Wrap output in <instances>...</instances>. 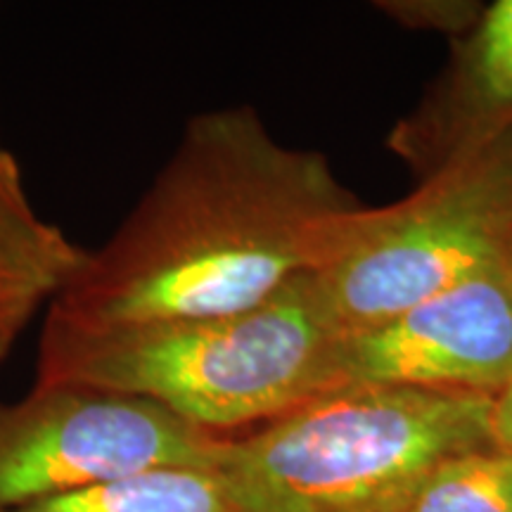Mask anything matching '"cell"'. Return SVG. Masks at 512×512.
<instances>
[{
	"label": "cell",
	"mask_w": 512,
	"mask_h": 512,
	"mask_svg": "<svg viewBox=\"0 0 512 512\" xmlns=\"http://www.w3.org/2000/svg\"><path fill=\"white\" fill-rule=\"evenodd\" d=\"M46 294L38 292H0V361L8 356L12 344L46 302Z\"/></svg>",
	"instance_id": "obj_11"
},
{
	"label": "cell",
	"mask_w": 512,
	"mask_h": 512,
	"mask_svg": "<svg viewBox=\"0 0 512 512\" xmlns=\"http://www.w3.org/2000/svg\"><path fill=\"white\" fill-rule=\"evenodd\" d=\"M83 259L79 245L38 216L24 185L0 183V292H38L53 299Z\"/></svg>",
	"instance_id": "obj_8"
},
{
	"label": "cell",
	"mask_w": 512,
	"mask_h": 512,
	"mask_svg": "<svg viewBox=\"0 0 512 512\" xmlns=\"http://www.w3.org/2000/svg\"><path fill=\"white\" fill-rule=\"evenodd\" d=\"M396 512H512V453L489 446L444 460Z\"/></svg>",
	"instance_id": "obj_10"
},
{
	"label": "cell",
	"mask_w": 512,
	"mask_h": 512,
	"mask_svg": "<svg viewBox=\"0 0 512 512\" xmlns=\"http://www.w3.org/2000/svg\"><path fill=\"white\" fill-rule=\"evenodd\" d=\"M489 432L491 446L498 451L512 453V377L491 396Z\"/></svg>",
	"instance_id": "obj_12"
},
{
	"label": "cell",
	"mask_w": 512,
	"mask_h": 512,
	"mask_svg": "<svg viewBox=\"0 0 512 512\" xmlns=\"http://www.w3.org/2000/svg\"><path fill=\"white\" fill-rule=\"evenodd\" d=\"M339 335L311 273L233 316L110 330L46 323L36 382L136 396L228 437L330 394Z\"/></svg>",
	"instance_id": "obj_2"
},
{
	"label": "cell",
	"mask_w": 512,
	"mask_h": 512,
	"mask_svg": "<svg viewBox=\"0 0 512 512\" xmlns=\"http://www.w3.org/2000/svg\"><path fill=\"white\" fill-rule=\"evenodd\" d=\"M508 271H510V275H512V261L508 264Z\"/></svg>",
	"instance_id": "obj_14"
},
{
	"label": "cell",
	"mask_w": 512,
	"mask_h": 512,
	"mask_svg": "<svg viewBox=\"0 0 512 512\" xmlns=\"http://www.w3.org/2000/svg\"><path fill=\"white\" fill-rule=\"evenodd\" d=\"M510 261L512 121L458 143L406 200L366 209L318 283L339 332H354Z\"/></svg>",
	"instance_id": "obj_4"
},
{
	"label": "cell",
	"mask_w": 512,
	"mask_h": 512,
	"mask_svg": "<svg viewBox=\"0 0 512 512\" xmlns=\"http://www.w3.org/2000/svg\"><path fill=\"white\" fill-rule=\"evenodd\" d=\"M5 512H233L216 467H157Z\"/></svg>",
	"instance_id": "obj_7"
},
{
	"label": "cell",
	"mask_w": 512,
	"mask_h": 512,
	"mask_svg": "<svg viewBox=\"0 0 512 512\" xmlns=\"http://www.w3.org/2000/svg\"><path fill=\"white\" fill-rule=\"evenodd\" d=\"M366 209L323 155L275 140L252 107L204 112L50 299L46 323L110 330L249 311L323 271Z\"/></svg>",
	"instance_id": "obj_1"
},
{
	"label": "cell",
	"mask_w": 512,
	"mask_h": 512,
	"mask_svg": "<svg viewBox=\"0 0 512 512\" xmlns=\"http://www.w3.org/2000/svg\"><path fill=\"white\" fill-rule=\"evenodd\" d=\"M465 138L512 121V0L486 10L460 74Z\"/></svg>",
	"instance_id": "obj_9"
},
{
	"label": "cell",
	"mask_w": 512,
	"mask_h": 512,
	"mask_svg": "<svg viewBox=\"0 0 512 512\" xmlns=\"http://www.w3.org/2000/svg\"><path fill=\"white\" fill-rule=\"evenodd\" d=\"M330 377L332 392L413 387L494 396L512 377L508 266L448 287L370 328L342 332Z\"/></svg>",
	"instance_id": "obj_6"
},
{
	"label": "cell",
	"mask_w": 512,
	"mask_h": 512,
	"mask_svg": "<svg viewBox=\"0 0 512 512\" xmlns=\"http://www.w3.org/2000/svg\"><path fill=\"white\" fill-rule=\"evenodd\" d=\"M491 394L342 387L240 437L216 470L233 512H396L434 467L491 446Z\"/></svg>",
	"instance_id": "obj_3"
},
{
	"label": "cell",
	"mask_w": 512,
	"mask_h": 512,
	"mask_svg": "<svg viewBox=\"0 0 512 512\" xmlns=\"http://www.w3.org/2000/svg\"><path fill=\"white\" fill-rule=\"evenodd\" d=\"M0 183H3V185H24L19 162L3 143H0Z\"/></svg>",
	"instance_id": "obj_13"
},
{
	"label": "cell",
	"mask_w": 512,
	"mask_h": 512,
	"mask_svg": "<svg viewBox=\"0 0 512 512\" xmlns=\"http://www.w3.org/2000/svg\"><path fill=\"white\" fill-rule=\"evenodd\" d=\"M226 439L136 396L34 382L0 401V512L157 467H216Z\"/></svg>",
	"instance_id": "obj_5"
}]
</instances>
